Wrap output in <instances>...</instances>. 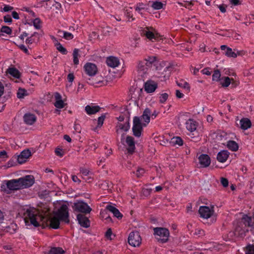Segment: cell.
Segmentation results:
<instances>
[{
  "instance_id": "74e56055",
  "label": "cell",
  "mask_w": 254,
  "mask_h": 254,
  "mask_svg": "<svg viewBox=\"0 0 254 254\" xmlns=\"http://www.w3.org/2000/svg\"><path fill=\"white\" fill-rule=\"evenodd\" d=\"M1 31V32L6 33L8 35H10L11 33V29L9 28V27H6V26L2 27Z\"/></svg>"
},
{
  "instance_id": "ee69618b",
  "label": "cell",
  "mask_w": 254,
  "mask_h": 254,
  "mask_svg": "<svg viewBox=\"0 0 254 254\" xmlns=\"http://www.w3.org/2000/svg\"><path fill=\"white\" fill-rule=\"evenodd\" d=\"M175 138H176V143L180 147L182 146L183 145V141L181 137H177Z\"/></svg>"
},
{
  "instance_id": "7dc6e473",
  "label": "cell",
  "mask_w": 254,
  "mask_h": 254,
  "mask_svg": "<svg viewBox=\"0 0 254 254\" xmlns=\"http://www.w3.org/2000/svg\"><path fill=\"white\" fill-rule=\"evenodd\" d=\"M74 79H75V77L73 75V73H71L68 75V80L70 83H72Z\"/></svg>"
},
{
  "instance_id": "9c48e42d",
  "label": "cell",
  "mask_w": 254,
  "mask_h": 254,
  "mask_svg": "<svg viewBox=\"0 0 254 254\" xmlns=\"http://www.w3.org/2000/svg\"><path fill=\"white\" fill-rule=\"evenodd\" d=\"M77 220L79 225L83 228H89L91 226V221L87 217L84 215H77Z\"/></svg>"
},
{
  "instance_id": "7402d4cb",
  "label": "cell",
  "mask_w": 254,
  "mask_h": 254,
  "mask_svg": "<svg viewBox=\"0 0 254 254\" xmlns=\"http://www.w3.org/2000/svg\"><path fill=\"white\" fill-rule=\"evenodd\" d=\"M107 209L108 211L113 213V215L116 217L118 219H122L123 217V215L120 212V211L116 207H113L112 205H108L107 207Z\"/></svg>"
},
{
  "instance_id": "60d3db41",
  "label": "cell",
  "mask_w": 254,
  "mask_h": 254,
  "mask_svg": "<svg viewBox=\"0 0 254 254\" xmlns=\"http://www.w3.org/2000/svg\"><path fill=\"white\" fill-rule=\"evenodd\" d=\"M231 83V80L228 77H226L224 79V81L222 83V86L223 87H229Z\"/></svg>"
},
{
  "instance_id": "b9f144b4",
  "label": "cell",
  "mask_w": 254,
  "mask_h": 254,
  "mask_svg": "<svg viewBox=\"0 0 254 254\" xmlns=\"http://www.w3.org/2000/svg\"><path fill=\"white\" fill-rule=\"evenodd\" d=\"M112 234H113V232H112V229H111V228H109L106 232V237L107 238V239H109V240H111V237L112 236Z\"/></svg>"
},
{
  "instance_id": "5b68a950",
  "label": "cell",
  "mask_w": 254,
  "mask_h": 254,
  "mask_svg": "<svg viewBox=\"0 0 254 254\" xmlns=\"http://www.w3.org/2000/svg\"><path fill=\"white\" fill-rule=\"evenodd\" d=\"M143 130V124L139 117L135 116L133 119V132L134 136L139 137L141 136Z\"/></svg>"
},
{
  "instance_id": "680465c9",
  "label": "cell",
  "mask_w": 254,
  "mask_h": 254,
  "mask_svg": "<svg viewBox=\"0 0 254 254\" xmlns=\"http://www.w3.org/2000/svg\"><path fill=\"white\" fill-rule=\"evenodd\" d=\"M203 74H205V75H210L211 74V72H209L208 70H207V69L204 70V71H203Z\"/></svg>"
},
{
  "instance_id": "6125c7cd",
  "label": "cell",
  "mask_w": 254,
  "mask_h": 254,
  "mask_svg": "<svg viewBox=\"0 0 254 254\" xmlns=\"http://www.w3.org/2000/svg\"><path fill=\"white\" fill-rule=\"evenodd\" d=\"M161 190H162V187L160 186L156 187V191L158 192V191H159Z\"/></svg>"
},
{
  "instance_id": "e0dca14e",
  "label": "cell",
  "mask_w": 254,
  "mask_h": 254,
  "mask_svg": "<svg viewBox=\"0 0 254 254\" xmlns=\"http://www.w3.org/2000/svg\"><path fill=\"white\" fill-rule=\"evenodd\" d=\"M151 111L149 108H147L143 111V122L142 124L144 127H146L148 125L150 121H151Z\"/></svg>"
},
{
  "instance_id": "03108f58",
  "label": "cell",
  "mask_w": 254,
  "mask_h": 254,
  "mask_svg": "<svg viewBox=\"0 0 254 254\" xmlns=\"http://www.w3.org/2000/svg\"><path fill=\"white\" fill-rule=\"evenodd\" d=\"M253 218H254V214H253Z\"/></svg>"
},
{
  "instance_id": "94428289",
  "label": "cell",
  "mask_w": 254,
  "mask_h": 254,
  "mask_svg": "<svg viewBox=\"0 0 254 254\" xmlns=\"http://www.w3.org/2000/svg\"><path fill=\"white\" fill-rule=\"evenodd\" d=\"M20 48H21V49H23V51L25 50V52H27V49L25 48V46H23V45H21L20 46Z\"/></svg>"
},
{
  "instance_id": "cb8c5ba5",
  "label": "cell",
  "mask_w": 254,
  "mask_h": 254,
  "mask_svg": "<svg viewBox=\"0 0 254 254\" xmlns=\"http://www.w3.org/2000/svg\"><path fill=\"white\" fill-rule=\"evenodd\" d=\"M8 73L9 75H11V76H13V77L17 78V79H19L21 77V73L19 70L15 68H9L8 70Z\"/></svg>"
},
{
  "instance_id": "7a4b0ae2",
  "label": "cell",
  "mask_w": 254,
  "mask_h": 254,
  "mask_svg": "<svg viewBox=\"0 0 254 254\" xmlns=\"http://www.w3.org/2000/svg\"><path fill=\"white\" fill-rule=\"evenodd\" d=\"M153 232L154 237L158 242L166 243L169 239V231L166 228H155L153 229Z\"/></svg>"
},
{
  "instance_id": "30bf717a",
  "label": "cell",
  "mask_w": 254,
  "mask_h": 254,
  "mask_svg": "<svg viewBox=\"0 0 254 254\" xmlns=\"http://www.w3.org/2000/svg\"><path fill=\"white\" fill-rule=\"evenodd\" d=\"M23 119L24 122L28 125H32L34 124L37 121V117L36 116L31 113H27L25 114L23 117Z\"/></svg>"
},
{
  "instance_id": "9a60e30c",
  "label": "cell",
  "mask_w": 254,
  "mask_h": 254,
  "mask_svg": "<svg viewBox=\"0 0 254 254\" xmlns=\"http://www.w3.org/2000/svg\"><path fill=\"white\" fill-rule=\"evenodd\" d=\"M199 162L203 167H207L211 164V158L207 154H201L199 158Z\"/></svg>"
},
{
  "instance_id": "91938a15",
  "label": "cell",
  "mask_w": 254,
  "mask_h": 254,
  "mask_svg": "<svg viewBox=\"0 0 254 254\" xmlns=\"http://www.w3.org/2000/svg\"><path fill=\"white\" fill-rule=\"evenodd\" d=\"M219 9H220V11L222 13H225V11H226V9L224 8V7L223 6H220L219 7Z\"/></svg>"
},
{
  "instance_id": "6f0895ef",
  "label": "cell",
  "mask_w": 254,
  "mask_h": 254,
  "mask_svg": "<svg viewBox=\"0 0 254 254\" xmlns=\"http://www.w3.org/2000/svg\"><path fill=\"white\" fill-rule=\"evenodd\" d=\"M72 178V180H73L74 182H80V180H79V179H78V178H77L76 176H73Z\"/></svg>"
},
{
  "instance_id": "ac0fdd59",
  "label": "cell",
  "mask_w": 254,
  "mask_h": 254,
  "mask_svg": "<svg viewBox=\"0 0 254 254\" xmlns=\"http://www.w3.org/2000/svg\"><path fill=\"white\" fill-rule=\"evenodd\" d=\"M198 126V123L194 119H189L187 121L186 128L189 132H194Z\"/></svg>"
},
{
  "instance_id": "e575fe53",
  "label": "cell",
  "mask_w": 254,
  "mask_h": 254,
  "mask_svg": "<svg viewBox=\"0 0 254 254\" xmlns=\"http://www.w3.org/2000/svg\"><path fill=\"white\" fill-rule=\"evenodd\" d=\"M105 118V115H102L98 118V122H97V128H100L102 126Z\"/></svg>"
},
{
  "instance_id": "d4e9b609",
  "label": "cell",
  "mask_w": 254,
  "mask_h": 254,
  "mask_svg": "<svg viewBox=\"0 0 254 254\" xmlns=\"http://www.w3.org/2000/svg\"><path fill=\"white\" fill-rule=\"evenodd\" d=\"M227 147L232 151H237L239 149V145L237 143L233 141H229L228 142Z\"/></svg>"
},
{
  "instance_id": "2e32d148",
  "label": "cell",
  "mask_w": 254,
  "mask_h": 254,
  "mask_svg": "<svg viewBox=\"0 0 254 254\" xmlns=\"http://www.w3.org/2000/svg\"><path fill=\"white\" fill-rule=\"evenodd\" d=\"M229 154V153L228 151H221L217 155V160L220 163H224L228 160Z\"/></svg>"
},
{
  "instance_id": "f35d334b",
  "label": "cell",
  "mask_w": 254,
  "mask_h": 254,
  "mask_svg": "<svg viewBox=\"0 0 254 254\" xmlns=\"http://www.w3.org/2000/svg\"><path fill=\"white\" fill-rule=\"evenodd\" d=\"M64 39L67 40H71L73 38V35L70 32H65L64 33Z\"/></svg>"
},
{
  "instance_id": "484cf974",
  "label": "cell",
  "mask_w": 254,
  "mask_h": 254,
  "mask_svg": "<svg viewBox=\"0 0 254 254\" xmlns=\"http://www.w3.org/2000/svg\"><path fill=\"white\" fill-rule=\"evenodd\" d=\"M65 251L61 247H52L48 252V254H64Z\"/></svg>"
},
{
  "instance_id": "d6986e66",
  "label": "cell",
  "mask_w": 254,
  "mask_h": 254,
  "mask_svg": "<svg viewBox=\"0 0 254 254\" xmlns=\"http://www.w3.org/2000/svg\"><path fill=\"white\" fill-rule=\"evenodd\" d=\"M241 128L242 130H246L252 126V123L250 120L247 118H243L240 122Z\"/></svg>"
},
{
  "instance_id": "f1b7e54d",
  "label": "cell",
  "mask_w": 254,
  "mask_h": 254,
  "mask_svg": "<svg viewBox=\"0 0 254 254\" xmlns=\"http://www.w3.org/2000/svg\"><path fill=\"white\" fill-rule=\"evenodd\" d=\"M246 254H254V244L247 246L245 248Z\"/></svg>"
},
{
  "instance_id": "f907efd6",
  "label": "cell",
  "mask_w": 254,
  "mask_h": 254,
  "mask_svg": "<svg viewBox=\"0 0 254 254\" xmlns=\"http://www.w3.org/2000/svg\"><path fill=\"white\" fill-rule=\"evenodd\" d=\"M176 96H177L178 98H182L184 96V94H183L182 93L180 92L179 91H176Z\"/></svg>"
},
{
  "instance_id": "816d5d0a",
  "label": "cell",
  "mask_w": 254,
  "mask_h": 254,
  "mask_svg": "<svg viewBox=\"0 0 254 254\" xmlns=\"http://www.w3.org/2000/svg\"><path fill=\"white\" fill-rule=\"evenodd\" d=\"M13 9V8L11 7H10V6H6V7H4V9H3V10H4V11L7 12V11H11V10H12Z\"/></svg>"
},
{
  "instance_id": "836d02e7",
  "label": "cell",
  "mask_w": 254,
  "mask_h": 254,
  "mask_svg": "<svg viewBox=\"0 0 254 254\" xmlns=\"http://www.w3.org/2000/svg\"><path fill=\"white\" fill-rule=\"evenodd\" d=\"M221 73L219 71H215L213 74L212 79L213 81H217L220 79Z\"/></svg>"
},
{
  "instance_id": "603a6c76",
  "label": "cell",
  "mask_w": 254,
  "mask_h": 254,
  "mask_svg": "<svg viewBox=\"0 0 254 254\" xmlns=\"http://www.w3.org/2000/svg\"><path fill=\"white\" fill-rule=\"evenodd\" d=\"M60 220L58 217H54L51 220V222L50 224V226L53 229H58L60 227Z\"/></svg>"
},
{
  "instance_id": "c3c4849f",
  "label": "cell",
  "mask_w": 254,
  "mask_h": 254,
  "mask_svg": "<svg viewBox=\"0 0 254 254\" xmlns=\"http://www.w3.org/2000/svg\"><path fill=\"white\" fill-rule=\"evenodd\" d=\"M4 92V87L2 83H0V95L2 96Z\"/></svg>"
},
{
  "instance_id": "e7e4bbea",
  "label": "cell",
  "mask_w": 254,
  "mask_h": 254,
  "mask_svg": "<svg viewBox=\"0 0 254 254\" xmlns=\"http://www.w3.org/2000/svg\"><path fill=\"white\" fill-rule=\"evenodd\" d=\"M231 188L232 190L233 191L235 189V187H234V186L233 185H232L231 187Z\"/></svg>"
},
{
  "instance_id": "bcb514c9",
  "label": "cell",
  "mask_w": 254,
  "mask_h": 254,
  "mask_svg": "<svg viewBox=\"0 0 254 254\" xmlns=\"http://www.w3.org/2000/svg\"><path fill=\"white\" fill-rule=\"evenodd\" d=\"M4 21L5 23H11L12 21V19H11V16L9 15H6L4 17Z\"/></svg>"
},
{
  "instance_id": "3957f363",
  "label": "cell",
  "mask_w": 254,
  "mask_h": 254,
  "mask_svg": "<svg viewBox=\"0 0 254 254\" xmlns=\"http://www.w3.org/2000/svg\"><path fill=\"white\" fill-rule=\"evenodd\" d=\"M57 217L65 223L69 222V209L66 205H62L56 213Z\"/></svg>"
},
{
  "instance_id": "7bdbcfd3",
  "label": "cell",
  "mask_w": 254,
  "mask_h": 254,
  "mask_svg": "<svg viewBox=\"0 0 254 254\" xmlns=\"http://www.w3.org/2000/svg\"><path fill=\"white\" fill-rule=\"evenodd\" d=\"M221 184L222 185V186L224 187H227L228 186L229 182H228L227 179H226V178H223V177L221 178Z\"/></svg>"
},
{
  "instance_id": "f546056e",
  "label": "cell",
  "mask_w": 254,
  "mask_h": 254,
  "mask_svg": "<svg viewBox=\"0 0 254 254\" xmlns=\"http://www.w3.org/2000/svg\"><path fill=\"white\" fill-rule=\"evenodd\" d=\"M54 105L58 109H63L65 107V103L63 100L60 99L56 100V101L55 102Z\"/></svg>"
},
{
  "instance_id": "83f0119b",
  "label": "cell",
  "mask_w": 254,
  "mask_h": 254,
  "mask_svg": "<svg viewBox=\"0 0 254 254\" xmlns=\"http://www.w3.org/2000/svg\"><path fill=\"white\" fill-rule=\"evenodd\" d=\"M226 50V53H225V55H226V56L228 57H229V58H237V55L235 53L232 51L231 48L227 47L225 50Z\"/></svg>"
},
{
  "instance_id": "7c38bea8",
  "label": "cell",
  "mask_w": 254,
  "mask_h": 254,
  "mask_svg": "<svg viewBox=\"0 0 254 254\" xmlns=\"http://www.w3.org/2000/svg\"><path fill=\"white\" fill-rule=\"evenodd\" d=\"M126 143L128 145L127 150L128 153L133 154L135 151V139L132 136H128L126 137Z\"/></svg>"
},
{
  "instance_id": "4fadbf2b",
  "label": "cell",
  "mask_w": 254,
  "mask_h": 254,
  "mask_svg": "<svg viewBox=\"0 0 254 254\" xmlns=\"http://www.w3.org/2000/svg\"><path fill=\"white\" fill-rule=\"evenodd\" d=\"M157 87V84L155 81L149 80L145 83V89L147 93H151L154 92Z\"/></svg>"
},
{
  "instance_id": "1f68e13d",
  "label": "cell",
  "mask_w": 254,
  "mask_h": 254,
  "mask_svg": "<svg viewBox=\"0 0 254 254\" xmlns=\"http://www.w3.org/2000/svg\"><path fill=\"white\" fill-rule=\"evenodd\" d=\"M33 25L35 28L39 29L41 28L42 23L41 19L39 18H36L33 21Z\"/></svg>"
},
{
  "instance_id": "f6af8a7d",
  "label": "cell",
  "mask_w": 254,
  "mask_h": 254,
  "mask_svg": "<svg viewBox=\"0 0 254 254\" xmlns=\"http://www.w3.org/2000/svg\"><path fill=\"white\" fill-rule=\"evenodd\" d=\"M146 36L149 39H153L154 38V35L153 32L151 31H147L146 33Z\"/></svg>"
},
{
  "instance_id": "f5cc1de1",
  "label": "cell",
  "mask_w": 254,
  "mask_h": 254,
  "mask_svg": "<svg viewBox=\"0 0 254 254\" xmlns=\"http://www.w3.org/2000/svg\"><path fill=\"white\" fill-rule=\"evenodd\" d=\"M64 139L66 140V141H68L69 143H71L72 141L71 138L70 137V136H68V135H65L64 136Z\"/></svg>"
},
{
  "instance_id": "be15d7a7",
  "label": "cell",
  "mask_w": 254,
  "mask_h": 254,
  "mask_svg": "<svg viewBox=\"0 0 254 254\" xmlns=\"http://www.w3.org/2000/svg\"><path fill=\"white\" fill-rule=\"evenodd\" d=\"M207 120L209 122H210L211 121L213 120V118H212V117L210 116H209L207 117Z\"/></svg>"
},
{
  "instance_id": "4dcf8cb0",
  "label": "cell",
  "mask_w": 254,
  "mask_h": 254,
  "mask_svg": "<svg viewBox=\"0 0 254 254\" xmlns=\"http://www.w3.org/2000/svg\"><path fill=\"white\" fill-rule=\"evenodd\" d=\"M29 218H30L29 219H30V222H31V223L33 226H35V227H38V226H39V224L38 222L36 220L35 217L32 213L30 215Z\"/></svg>"
},
{
  "instance_id": "d590c367",
  "label": "cell",
  "mask_w": 254,
  "mask_h": 254,
  "mask_svg": "<svg viewBox=\"0 0 254 254\" xmlns=\"http://www.w3.org/2000/svg\"><path fill=\"white\" fill-rule=\"evenodd\" d=\"M152 7L154 9H160L163 8V5L161 2H155L153 3Z\"/></svg>"
},
{
  "instance_id": "44dd1931",
  "label": "cell",
  "mask_w": 254,
  "mask_h": 254,
  "mask_svg": "<svg viewBox=\"0 0 254 254\" xmlns=\"http://www.w3.org/2000/svg\"><path fill=\"white\" fill-rule=\"evenodd\" d=\"M51 38L52 39V40H53V42H54V43L55 44V45L57 49L61 53H62L63 54H66L67 53V52H67V50H66V49H65V48L58 41V40L56 38H55L54 36H51Z\"/></svg>"
},
{
  "instance_id": "db71d44e",
  "label": "cell",
  "mask_w": 254,
  "mask_h": 254,
  "mask_svg": "<svg viewBox=\"0 0 254 254\" xmlns=\"http://www.w3.org/2000/svg\"><path fill=\"white\" fill-rule=\"evenodd\" d=\"M0 155L2 158L6 157V156H7V153L5 151H2L0 153Z\"/></svg>"
},
{
  "instance_id": "ab89813d",
  "label": "cell",
  "mask_w": 254,
  "mask_h": 254,
  "mask_svg": "<svg viewBox=\"0 0 254 254\" xmlns=\"http://www.w3.org/2000/svg\"><path fill=\"white\" fill-rule=\"evenodd\" d=\"M168 98V95L167 93H163L161 94L160 97V102L161 103H163L164 102L166 101V100H167Z\"/></svg>"
},
{
  "instance_id": "ffe728a7",
  "label": "cell",
  "mask_w": 254,
  "mask_h": 254,
  "mask_svg": "<svg viewBox=\"0 0 254 254\" xmlns=\"http://www.w3.org/2000/svg\"><path fill=\"white\" fill-rule=\"evenodd\" d=\"M85 110L88 114L93 115L100 111L101 108L98 106L87 105L85 107Z\"/></svg>"
},
{
  "instance_id": "681fc988",
  "label": "cell",
  "mask_w": 254,
  "mask_h": 254,
  "mask_svg": "<svg viewBox=\"0 0 254 254\" xmlns=\"http://www.w3.org/2000/svg\"><path fill=\"white\" fill-rule=\"evenodd\" d=\"M12 16H13V17L14 19H19V14H18V13H17V11H13V13H12Z\"/></svg>"
},
{
  "instance_id": "8d00e7d4",
  "label": "cell",
  "mask_w": 254,
  "mask_h": 254,
  "mask_svg": "<svg viewBox=\"0 0 254 254\" xmlns=\"http://www.w3.org/2000/svg\"><path fill=\"white\" fill-rule=\"evenodd\" d=\"M55 154L57 156L61 157H62L64 155L63 149L62 148L60 147H57L56 149H55Z\"/></svg>"
},
{
  "instance_id": "8fae6325",
  "label": "cell",
  "mask_w": 254,
  "mask_h": 254,
  "mask_svg": "<svg viewBox=\"0 0 254 254\" xmlns=\"http://www.w3.org/2000/svg\"><path fill=\"white\" fill-rule=\"evenodd\" d=\"M199 213L202 218L208 219L211 217L212 213L211 209L206 206H201L199 210Z\"/></svg>"
},
{
  "instance_id": "277c9868",
  "label": "cell",
  "mask_w": 254,
  "mask_h": 254,
  "mask_svg": "<svg viewBox=\"0 0 254 254\" xmlns=\"http://www.w3.org/2000/svg\"><path fill=\"white\" fill-rule=\"evenodd\" d=\"M128 243L131 246L137 247L141 245V238L139 233L136 231H133L128 237Z\"/></svg>"
},
{
  "instance_id": "4316f807",
  "label": "cell",
  "mask_w": 254,
  "mask_h": 254,
  "mask_svg": "<svg viewBox=\"0 0 254 254\" xmlns=\"http://www.w3.org/2000/svg\"><path fill=\"white\" fill-rule=\"evenodd\" d=\"M28 95L27 91L24 89L19 88V90L17 91V97L19 99H23L25 98V96Z\"/></svg>"
},
{
  "instance_id": "d6a6232c",
  "label": "cell",
  "mask_w": 254,
  "mask_h": 254,
  "mask_svg": "<svg viewBox=\"0 0 254 254\" xmlns=\"http://www.w3.org/2000/svg\"><path fill=\"white\" fill-rule=\"evenodd\" d=\"M78 53H79V50L77 49H75L73 52V62L76 65H78L79 63V60L78 58Z\"/></svg>"
},
{
  "instance_id": "11a10c76",
  "label": "cell",
  "mask_w": 254,
  "mask_h": 254,
  "mask_svg": "<svg viewBox=\"0 0 254 254\" xmlns=\"http://www.w3.org/2000/svg\"><path fill=\"white\" fill-rule=\"evenodd\" d=\"M231 3L234 6H237V5H238L240 4V2L239 1H237V0H233V1H231Z\"/></svg>"
},
{
  "instance_id": "ba28073f",
  "label": "cell",
  "mask_w": 254,
  "mask_h": 254,
  "mask_svg": "<svg viewBox=\"0 0 254 254\" xmlns=\"http://www.w3.org/2000/svg\"><path fill=\"white\" fill-rule=\"evenodd\" d=\"M31 152L29 149L23 151L17 157V162L19 164H23L27 162L31 156Z\"/></svg>"
},
{
  "instance_id": "8992f818",
  "label": "cell",
  "mask_w": 254,
  "mask_h": 254,
  "mask_svg": "<svg viewBox=\"0 0 254 254\" xmlns=\"http://www.w3.org/2000/svg\"><path fill=\"white\" fill-rule=\"evenodd\" d=\"M75 209L77 211L83 213H89L92 209L87 203L83 201H79L74 205Z\"/></svg>"
},
{
  "instance_id": "6da1fadb",
  "label": "cell",
  "mask_w": 254,
  "mask_h": 254,
  "mask_svg": "<svg viewBox=\"0 0 254 254\" xmlns=\"http://www.w3.org/2000/svg\"><path fill=\"white\" fill-rule=\"evenodd\" d=\"M34 183V177L32 175H28L19 179L9 180L7 183V186L9 190H21L30 188Z\"/></svg>"
},
{
  "instance_id": "52a82bcc",
  "label": "cell",
  "mask_w": 254,
  "mask_h": 254,
  "mask_svg": "<svg viewBox=\"0 0 254 254\" xmlns=\"http://www.w3.org/2000/svg\"><path fill=\"white\" fill-rule=\"evenodd\" d=\"M84 70L85 73L89 76H94L98 72L97 66L91 63H87L84 66Z\"/></svg>"
},
{
  "instance_id": "9f6ffc18",
  "label": "cell",
  "mask_w": 254,
  "mask_h": 254,
  "mask_svg": "<svg viewBox=\"0 0 254 254\" xmlns=\"http://www.w3.org/2000/svg\"><path fill=\"white\" fill-rule=\"evenodd\" d=\"M55 98H56V100L62 99V97L61 96L60 94H59L58 92H56V93H55Z\"/></svg>"
},
{
  "instance_id": "5bb4252c",
  "label": "cell",
  "mask_w": 254,
  "mask_h": 254,
  "mask_svg": "<svg viewBox=\"0 0 254 254\" xmlns=\"http://www.w3.org/2000/svg\"><path fill=\"white\" fill-rule=\"evenodd\" d=\"M106 64L111 68H116L120 65V60L116 57H109L106 60Z\"/></svg>"
}]
</instances>
